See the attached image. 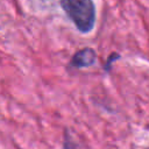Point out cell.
Masks as SVG:
<instances>
[{"label":"cell","instance_id":"1","mask_svg":"<svg viewBox=\"0 0 149 149\" xmlns=\"http://www.w3.org/2000/svg\"><path fill=\"white\" fill-rule=\"evenodd\" d=\"M66 16L81 34H88L95 24V6L93 0H59Z\"/></svg>","mask_w":149,"mask_h":149},{"label":"cell","instance_id":"2","mask_svg":"<svg viewBox=\"0 0 149 149\" xmlns=\"http://www.w3.org/2000/svg\"><path fill=\"white\" fill-rule=\"evenodd\" d=\"M97 61V54L95 51L90 48L86 47L84 49L78 50L77 52H74V55L72 56L71 61H70V65L77 69H81V68H88L92 66Z\"/></svg>","mask_w":149,"mask_h":149},{"label":"cell","instance_id":"3","mask_svg":"<svg viewBox=\"0 0 149 149\" xmlns=\"http://www.w3.org/2000/svg\"><path fill=\"white\" fill-rule=\"evenodd\" d=\"M119 58H120V55H119V54H112V55L108 57V61L106 62V65H105V70H106V71H109L112 62H113V61H116V59H119Z\"/></svg>","mask_w":149,"mask_h":149}]
</instances>
